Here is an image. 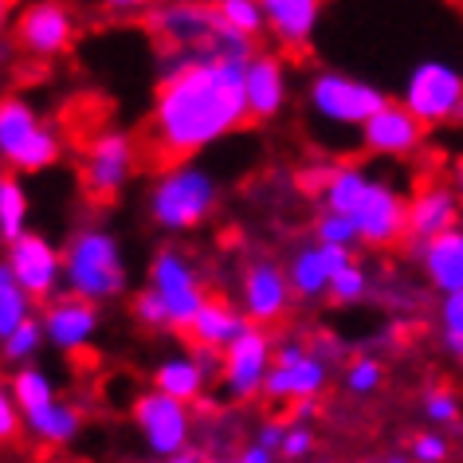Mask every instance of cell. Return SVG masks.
<instances>
[{
  "instance_id": "obj_1",
  "label": "cell",
  "mask_w": 463,
  "mask_h": 463,
  "mask_svg": "<svg viewBox=\"0 0 463 463\" xmlns=\"http://www.w3.org/2000/svg\"><path fill=\"white\" fill-rule=\"evenodd\" d=\"M244 67V60L213 52H161L146 154L157 165H177L236 134L248 122Z\"/></svg>"
},
{
  "instance_id": "obj_2",
  "label": "cell",
  "mask_w": 463,
  "mask_h": 463,
  "mask_svg": "<svg viewBox=\"0 0 463 463\" xmlns=\"http://www.w3.org/2000/svg\"><path fill=\"white\" fill-rule=\"evenodd\" d=\"M130 287L122 240L102 224H83L63 244V291L87 303H114Z\"/></svg>"
},
{
  "instance_id": "obj_3",
  "label": "cell",
  "mask_w": 463,
  "mask_h": 463,
  "mask_svg": "<svg viewBox=\"0 0 463 463\" xmlns=\"http://www.w3.org/2000/svg\"><path fill=\"white\" fill-rule=\"evenodd\" d=\"M146 24L161 40V52H213L244 63L256 55V40L232 32L216 16L213 0H157L146 13Z\"/></svg>"
},
{
  "instance_id": "obj_4",
  "label": "cell",
  "mask_w": 463,
  "mask_h": 463,
  "mask_svg": "<svg viewBox=\"0 0 463 463\" xmlns=\"http://www.w3.org/2000/svg\"><path fill=\"white\" fill-rule=\"evenodd\" d=\"M220 204V181L213 169L196 165V161H177L157 173V181L149 184L146 208L154 228L181 236V232L201 228Z\"/></svg>"
},
{
  "instance_id": "obj_5",
  "label": "cell",
  "mask_w": 463,
  "mask_h": 463,
  "mask_svg": "<svg viewBox=\"0 0 463 463\" xmlns=\"http://www.w3.org/2000/svg\"><path fill=\"white\" fill-rule=\"evenodd\" d=\"M389 102V95L377 83H369L362 75L334 71L322 67L307 79V110L315 114V122L330 126V130H357L373 118V114Z\"/></svg>"
},
{
  "instance_id": "obj_6",
  "label": "cell",
  "mask_w": 463,
  "mask_h": 463,
  "mask_svg": "<svg viewBox=\"0 0 463 463\" xmlns=\"http://www.w3.org/2000/svg\"><path fill=\"white\" fill-rule=\"evenodd\" d=\"M60 134L24 95L0 99V165L13 173H43L60 161Z\"/></svg>"
},
{
  "instance_id": "obj_7",
  "label": "cell",
  "mask_w": 463,
  "mask_h": 463,
  "mask_svg": "<svg viewBox=\"0 0 463 463\" xmlns=\"http://www.w3.org/2000/svg\"><path fill=\"white\" fill-rule=\"evenodd\" d=\"M401 107H409L428 130L463 122V71L448 60H420L401 83Z\"/></svg>"
},
{
  "instance_id": "obj_8",
  "label": "cell",
  "mask_w": 463,
  "mask_h": 463,
  "mask_svg": "<svg viewBox=\"0 0 463 463\" xmlns=\"http://www.w3.org/2000/svg\"><path fill=\"white\" fill-rule=\"evenodd\" d=\"M146 287L157 295V303L165 307L169 330H177V334H189L193 318L201 315L204 303L213 298L204 291V279H201V271H196V263L184 256L181 248H157L154 251Z\"/></svg>"
},
{
  "instance_id": "obj_9",
  "label": "cell",
  "mask_w": 463,
  "mask_h": 463,
  "mask_svg": "<svg viewBox=\"0 0 463 463\" xmlns=\"http://www.w3.org/2000/svg\"><path fill=\"white\" fill-rule=\"evenodd\" d=\"M130 416H134L137 436H142V448L154 459H169V456H181V451L193 448V409L189 404L173 401L157 389H146L134 397Z\"/></svg>"
},
{
  "instance_id": "obj_10",
  "label": "cell",
  "mask_w": 463,
  "mask_h": 463,
  "mask_svg": "<svg viewBox=\"0 0 463 463\" xmlns=\"http://www.w3.org/2000/svg\"><path fill=\"white\" fill-rule=\"evenodd\" d=\"M330 362L310 350L307 342L287 338L275 342V365L263 385V397L275 404H298V401H318L322 389L330 385Z\"/></svg>"
},
{
  "instance_id": "obj_11",
  "label": "cell",
  "mask_w": 463,
  "mask_h": 463,
  "mask_svg": "<svg viewBox=\"0 0 463 463\" xmlns=\"http://www.w3.org/2000/svg\"><path fill=\"white\" fill-rule=\"evenodd\" d=\"M137 169V142L130 130H99L83 149V189L95 201H114Z\"/></svg>"
},
{
  "instance_id": "obj_12",
  "label": "cell",
  "mask_w": 463,
  "mask_h": 463,
  "mask_svg": "<svg viewBox=\"0 0 463 463\" xmlns=\"http://www.w3.org/2000/svg\"><path fill=\"white\" fill-rule=\"evenodd\" d=\"M271 365H275L271 334H268V326H256V322H251V326L224 350V369H220V389H224V397L240 401V404L263 397Z\"/></svg>"
},
{
  "instance_id": "obj_13",
  "label": "cell",
  "mask_w": 463,
  "mask_h": 463,
  "mask_svg": "<svg viewBox=\"0 0 463 463\" xmlns=\"http://www.w3.org/2000/svg\"><path fill=\"white\" fill-rule=\"evenodd\" d=\"M75 36H79V20L71 5H63V0H32L13 20L16 48L32 55V60H55V55L71 48Z\"/></svg>"
},
{
  "instance_id": "obj_14",
  "label": "cell",
  "mask_w": 463,
  "mask_h": 463,
  "mask_svg": "<svg viewBox=\"0 0 463 463\" xmlns=\"http://www.w3.org/2000/svg\"><path fill=\"white\" fill-rule=\"evenodd\" d=\"M354 224L362 236V248H397L401 240H409V196L385 177H373L362 204L354 208Z\"/></svg>"
},
{
  "instance_id": "obj_15",
  "label": "cell",
  "mask_w": 463,
  "mask_h": 463,
  "mask_svg": "<svg viewBox=\"0 0 463 463\" xmlns=\"http://www.w3.org/2000/svg\"><path fill=\"white\" fill-rule=\"evenodd\" d=\"M291 303H295V291H291L283 263H275L268 256L251 260L244 275H240V310L248 315V322L271 326V322L287 318Z\"/></svg>"
},
{
  "instance_id": "obj_16",
  "label": "cell",
  "mask_w": 463,
  "mask_h": 463,
  "mask_svg": "<svg viewBox=\"0 0 463 463\" xmlns=\"http://www.w3.org/2000/svg\"><path fill=\"white\" fill-rule=\"evenodd\" d=\"M5 260L13 275L24 283V291L36 303H52L63 287V251L40 232H24L16 244L5 248Z\"/></svg>"
},
{
  "instance_id": "obj_17",
  "label": "cell",
  "mask_w": 463,
  "mask_h": 463,
  "mask_svg": "<svg viewBox=\"0 0 463 463\" xmlns=\"http://www.w3.org/2000/svg\"><path fill=\"white\" fill-rule=\"evenodd\" d=\"M40 322H43V334H48V345L60 350L67 357H79L87 354L99 338V326H102V315L95 303L87 298H75V295H55L52 303H43L40 310Z\"/></svg>"
},
{
  "instance_id": "obj_18",
  "label": "cell",
  "mask_w": 463,
  "mask_h": 463,
  "mask_svg": "<svg viewBox=\"0 0 463 463\" xmlns=\"http://www.w3.org/2000/svg\"><path fill=\"white\" fill-rule=\"evenodd\" d=\"M424 137H428V126L416 118L409 107H401L397 99H389L385 107L362 126L357 142H362V149L373 157H412V154H420Z\"/></svg>"
},
{
  "instance_id": "obj_19",
  "label": "cell",
  "mask_w": 463,
  "mask_h": 463,
  "mask_svg": "<svg viewBox=\"0 0 463 463\" xmlns=\"http://www.w3.org/2000/svg\"><path fill=\"white\" fill-rule=\"evenodd\" d=\"M354 260L357 256L350 248H330V244L310 240V244L291 251V260H287L283 268H287V279H291L295 298H303V303H318V298L330 295L334 275L345 271Z\"/></svg>"
},
{
  "instance_id": "obj_20",
  "label": "cell",
  "mask_w": 463,
  "mask_h": 463,
  "mask_svg": "<svg viewBox=\"0 0 463 463\" xmlns=\"http://www.w3.org/2000/svg\"><path fill=\"white\" fill-rule=\"evenodd\" d=\"M244 95H248V118L271 122L279 118L287 99H291V75H287L283 55L256 52L244 67Z\"/></svg>"
},
{
  "instance_id": "obj_21",
  "label": "cell",
  "mask_w": 463,
  "mask_h": 463,
  "mask_svg": "<svg viewBox=\"0 0 463 463\" xmlns=\"http://www.w3.org/2000/svg\"><path fill=\"white\" fill-rule=\"evenodd\" d=\"M463 224L459 196L448 181H428L409 196V244H424L432 236Z\"/></svg>"
},
{
  "instance_id": "obj_22",
  "label": "cell",
  "mask_w": 463,
  "mask_h": 463,
  "mask_svg": "<svg viewBox=\"0 0 463 463\" xmlns=\"http://www.w3.org/2000/svg\"><path fill=\"white\" fill-rule=\"evenodd\" d=\"M412 260L420 268L428 291H436L439 298L463 291V224L432 236L424 244H412Z\"/></svg>"
},
{
  "instance_id": "obj_23",
  "label": "cell",
  "mask_w": 463,
  "mask_h": 463,
  "mask_svg": "<svg viewBox=\"0 0 463 463\" xmlns=\"http://www.w3.org/2000/svg\"><path fill=\"white\" fill-rule=\"evenodd\" d=\"M263 20H268V36L287 52H307L315 43L322 0H260Z\"/></svg>"
},
{
  "instance_id": "obj_24",
  "label": "cell",
  "mask_w": 463,
  "mask_h": 463,
  "mask_svg": "<svg viewBox=\"0 0 463 463\" xmlns=\"http://www.w3.org/2000/svg\"><path fill=\"white\" fill-rule=\"evenodd\" d=\"M149 389L165 392V397L193 409V404L204 401L208 377H204V369L196 365V357L189 350H181V354H169V357H161V362H154V369H149Z\"/></svg>"
},
{
  "instance_id": "obj_25",
  "label": "cell",
  "mask_w": 463,
  "mask_h": 463,
  "mask_svg": "<svg viewBox=\"0 0 463 463\" xmlns=\"http://www.w3.org/2000/svg\"><path fill=\"white\" fill-rule=\"evenodd\" d=\"M251 326L248 315L240 307H232L228 298H208L204 310L193 318L189 326V345H213V350H228Z\"/></svg>"
},
{
  "instance_id": "obj_26",
  "label": "cell",
  "mask_w": 463,
  "mask_h": 463,
  "mask_svg": "<svg viewBox=\"0 0 463 463\" xmlns=\"http://www.w3.org/2000/svg\"><path fill=\"white\" fill-rule=\"evenodd\" d=\"M83 432V409L71 401H52L48 409L24 416V436H32L43 448H67Z\"/></svg>"
},
{
  "instance_id": "obj_27",
  "label": "cell",
  "mask_w": 463,
  "mask_h": 463,
  "mask_svg": "<svg viewBox=\"0 0 463 463\" xmlns=\"http://www.w3.org/2000/svg\"><path fill=\"white\" fill-rule=\"evenodd\" d=\"M373 184V173L365 165H354V161H338L334 165V177L330 184L322 189V213H342V216H354V208L362 204V196L369 193Z\"/></svg>"
},
{
  "instance_id": "obj_28",
  "label": "cell",
  "mask_w": 463,
  "mask_h": 463,
  "mask_svg": "<svg viewBox=\"0 0 463 463\" xmlns=\"http://www.w3.org/2000/svg\"><path fill=\"white\" fill-rule=\"evenodd\" d=\"M28 318H36V298L24 291V283L13 275L8 260L0 256V342L13 338Z\"/></svg>"
},
{
  "instance_id": "obj_29",
  "label": "cell",
  "mask_w": 463,
  "mask_h": 463,
  "mask_svg": "<svg viewBox=\"0 0 463 463\" xmlns=\"http://www.w3.org/2000/svg\"><path fill=\"white\" fill-rule=\"evenodd\" d=\"M13 397L20 404V412H40V409H48L52 401H60V389H55V381L48 369H40V365H24V369H13Z\"/></svg>"
},
{
  "instance_id": "obj_30",
  "label": "cell",
  "mask_w": 463,
  "mask_h": 463,
  "mask_svg": "<svg viewBox=\"0 0 463 463\" xmlns=\"http://www.w3.org/2000/svg\"><path fill=\"white\" fill-rule=\"evenodd\" d=\"M28 213H32V204H28V193H24V184H20L16 177H8L5 181V189H0V244H16L28 228Z\"/></svg>"
},
{
  "instance_id": "obj_31",
  "label": "cell",
  "mask_w": 463,
  "mask_h": 463,
  "mask_svg": "<svg viewBox=\"0 0 463 463\" xmlns=\"http://www.w3.org/2000/svg\"><path fill=\"white\" fill-rule=\"evenodd\" d=\"M43 345H48V334H43V322L36 315V318H28L8 342H0V365H8V369L36 365V357H40Z\"/></svg>"
},
{
  "instance_id": "obj_32",
  "label": "cell",
  "mask_w": 463,
  "mask_h": 463,
  "mask_svg": "<svg viewBox=\"0 0 463 463\" xmlns=\"http://www.w3.org/2000/svg\"><path fill=\"white\" fill-rule=\"evenodd\" d=\"M436 338L448 357L463 362V291L444 295L436 307Z\"/></svg>"
},
{
  "instance_id": "obj_33",
  "label": "cell",
  "mask_w": 463,
  "mask_h": 463,
  "mask_svg": "<svg viewBox=\"0 0 463 463\" xmlns=\"http://www.w3.org/2000/svg\"><path fill=\"white\" fill-rule=\"evenodd\" d=\"M342 385L354 397H373V392L385 385V362L377 354H354L350 362L342 365Z\"/></svg>"
},
{
  "instance_id": "obj_34",
  "label": "cell",
  "mask_w": 463,
  "mask_h": 463,
  "mask_svg": "<svg viewBox=\"0 0 463 463\" xmlns=\"http://www.w3.org/2000/svg\"><path fill=\"white\" fill-rule=\"evenodd\" d=\"M213 8L232 32H240V36H248V40H260L263 32H268L260 0H213Z\"/></svg>"
},
{
  "instance_id": "obj_35",
  "label": "cell",
  "mask_w": 463,
  "mask_h": 463,
  "mask_svg": "<svg viewBox=\"0 0 463 463\" xmlns=\"http://www.w3.org/2000/svg\"><path fill=\"white\" fill-rule=\"evenodd\" d=\"M373 295V275H369V268L362 260H354L345 271L334 275V283H330V303H338V307H357V303H365V298Z\"/></svg>"
},
{
  "instance_id": "obj_36",
  "label": "cell",
  "mask_w": 463,
  "mask_h": 463,
  "mask_svg": "<svg viewBox=\"0 0 463 463\" xmlns=\"http://www.w3.org/2000/svg\"><path fill=\"white\" fill-rule=\"evenodd\" d=\"M420 409L432 428H456L463 420V401H459V392L448 385H428L420 397Z\"/></svg>"
},
{
  "instance_id": "obj_37",
  "label": "cell",
  "mask_w": 463,
  "mask_h": 463,
  "mask_svg": "<svg viewBox=\"0 0 463 463\" xmlns=\"http://www.w3.org/2000/svg\"><path fill=\"white\" fill-rule=\"evenodd\" d=\"M310 236L318 240V244H330V248H357L362 244V236H357V224L354 216H342V213H318L315 216V228H310Z\"/></svg>"
},
{
  "instance_id": "obj_38",
  "label": "cell",
  "mask_w": 463,
  "mask_h": 463,
  "mask_svg": "<svg viewBox=\"0 0 463 463\" xmlns=\"http://www.w3.org/2000/svg\"><path fill=\"white\" fill-rule=\"evenodd\" d=\"M20 436H24V412H20V404L13 397V381L0 373V448L16 444Z\"/></svg>"
},
{
  "instance_id": "obj_39",
  "label": "cell",
  "mask_w": 463,
  "mask_h": 463,
  "mask_svg": "<svg viewBox=\"0 0 463 463\" xmlns=\"http://www.w3.org/2000/svg\"><path fill=\"white\" fill-rule=\"evenodd\" d=\"M130 318H134L142 330H169L165 307L157 303V295L149 291V287H142V291H134V298H130Z\"/></svg>"
},
{
  "instance_id": "obj_40",
  "label": "cell",
  "mask_w": 463,
  "mask_h": 463,
  "mask_svg": "<svg viewBox=\"0 0 463 463\" xmlns=\"http://www.w3.org/2000/svg\"><path fill=\"white\" fill-rule=\"evenodd\" d=\"M409 456H412V463H448L451 439L439 432V428H432V432H416L412 444H409Z\"/></svg>"
},
{
  "instance_id": "obj_41",
  "label": "cell",
  "mask_w": 463,
  "mask_h": 463,
  "mask_svg": "<svg viewBox=\"0 0 463 463\" xmlns=\"http://www.w3.org/2000/svg\"><path fill=\"white\" fill-rule=\"evenodd\" d=\"M310 451H315V428L287 420V439H283V451H279V456L295 463V459H307Z\"/></svg>"
},
{
  "instance_id": "obj_42",
  "label": "cell",
  "mask_w": 463,
  "mask_h": 463,
  "mask_svg": "<svg viewBox=\"0 0 463 463\" xmlns=\"http://www.w3.org/2000/svg\"><path fill=\"white\" fill-rule=\"evenodd\" d=\"M334 165H338V161H315V165H303L298 169V189L322 196V189H326L330 177H334Z\"/></svg>"
},
{
  "instance_id": "obj_43",
  "label": "cell",
  "mask_w": 463,
  "mask_h": 463,
  "mask_svg": "<svg viewBox=\"0 0 463 463\" xmlns=\"http://www.w3.org/2000/svg\"><path fill=\"white\" fill-rule=\"evenodd\" d=\"M251 439H256L260 448H268V451H275V456H279V451H283V439H287V424H283V420H263Z\"/></svg>"
},
{
  "instance_id": "obj_44",
  "label": "cell",
  "mask_w": 463,
  "mask_h": 463,
  "mask_svg": "<svg viewBox=\"0 0 463 463\" xmlns=\"http://www.w3.org/2000/svg\"><path fill=\"white\" fill-rule=\"evenodd\" d=\"M236 463H275V451H268V448H260L256 439H248L244 448L236 451Z\"/></svg>"
},
{
  "instance_id": "obj_45",
  "label": "cell",
  "mask_w": 463,
  "mask_h": 463,
  "mask_svg": "<svg viewBox=\"0 0 463 463\" xmlns=\"http://www.w3.org/2000/svg\"><path fill=\"white\" fill-rule=\"evenodd\" d=\"M99 5L110 8V13H149L157 0H99Z\"/></svg>"
},
{
  "instance_id": "obj_46",
  "label": "cell",
  "mask_w": 463,
  "mask_h": 463,
  "mask_svg": "<svg viewBox=\"0 0 463 463\" xmlns=\"http://www.w3.org/2000/svg\"><path fill=\"white\" fill-rule=\"evenodd\" d=\"M318 416V401H298L291 412V424H310Z\"/></svg>"
},
{
  "instance_id": "obj_47",
  "label": "cell",
  "mask_w": 463,
  "mask_h": 463,
  "mask_svg": "<svg viewBox=\"0 0 463 463\" xmlns=\"http://www.w3.org/2000/svg\"><path fill=\"white\" fill-rule=\"evenodd\" d=\"M13 0H0V40H5V32H13Z\"/></svg>"
},
{
  "instance_id": "obj_48",
  "label": "cell",
  "mask_w": 463,
  "mask_h": 463,
  "mask_svg": "<svg viewBox=\"0 0 463 463\" xmlns=\"http://www.w3.org/2000/svg\"><path fill=\"white\" fill-rule=\"evenodd\" d=\"M204 459H208V451L189 448V451H181V456H169V459H161V463H204Z\"/></svg>"
},
{
  "instance_id": "obj_49",
  "label": "cell",
  "mask_w": 463,
  "mask_h": 463,
  "mask_svg": "<svg viewBox=\"0 0 463 463\" xmlns=\"http://www.w3.org/2000/svg\"><path fill=\"white\" fill-rule=\"evenodd\" d=\"M451 189L459 196V208H463V157L456 161V169H451Z\"/></svg>"
},
{
  "instance_id": "obj_50",
  "label": "cell",
  "mask_w": 463,
  "mask_h": 463,
  "mask_svg": "<svg viewBox=\"0 0 463 463\" xmlns=\"http://www.w3.org/2000/svg\"><path fill=\"white\" fill-rule=\"evenodd\" d=\"M362 463H412V456H401V451H392V456H381V459H362Z\"/></svg>"
},
{
  "instance_id": "obj_51",
  "label": "cell",
  "mask_w": 463,
  "mask_h": 463,
  "mask_svg": "<svg viewBox=\"0 0 463 463\" xmlns=\"http://www.w3.org/2000/svg\"><path fill=\"white\" fill-rule=\"evenodd\" d=\"M204 463H236V456H208Z\"/></svg>"
},
{
  "instance_id": "obj_52",
  "label": "cell",
  "mask_w": 463,
  "mask_h": 463,
  "mask_svg": "<svg viewBox=\"0 0 463 463\" xmlns=\"http://www.w3.org/2000/svg\"><path fill=\"white\" fill-rule=\"evenodd\" d=\"M5 181H8V173H5V169H0V189H5Z\"/></svg>"
},
{
  "instance_id": "obj_53",
  "label": "cell",
  "mask_w": 463,
  "mask_h": 463,
  "mask_svg": "<svg viewBox=\"0 0 463 463\" xmlns=\"http://www.w3.org/2000/svg\"><path fill=\"white\" fill-rule=\"evenodd\" d=\"M322 463H334V459H322Z\"/></svg>"
},
{
  "instance_id": "obj_54",
  "label": "cell",
  "mask_w": 463,
  "mask_h": 463,
  "mask_svg": "<svg viewBox=\"0 0 463 463\" xmlns=\"http://www.w3.org/2000/svg\"><path fill=\"white\" fill-rule=\"evenodd\" d=\"M75 463H87V459H75Z\"/></svg>"
}]
</instances>
